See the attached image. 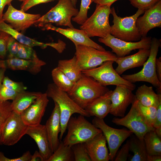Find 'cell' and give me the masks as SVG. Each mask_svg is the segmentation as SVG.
I'll return each instance as SVG.
<instances>
[{
	"mask_svg": "<svg viewBox=\"0 0 161 161\" xmlns=\"http://www.w3.org/2000/svg\"><path fill=\"white\" fill-rule=\"evenodd\" d=\"M109 90L93 78L82 73L81 78L67 93L79 106L85 109L92 102Z\"/></svg>",
	"mask_w": 161,
	"mask_h": 161,
	"instance_id": "cell-1",
	"label": "cell"
},
{
	"mask_svg": "<svg viewBox=\"0 0 161 161\" xmlns=\"http://www.w3.org/2000/svg\"><path fill=\"white\" fill-rule=\"evenodd\" d=\"M45 93L48 97L58 104L59 107L61 128L59 138L60 141L66 131L67 123L72 114L76 113L85 117H90L85 110L79 106L66 92L60 89L54 83L48 85Z\"/></svg>",
	"mask_w": 161,
	"mask_h": 161,
	"instance_id": "cell-2",
	"label": "cell"
},
{
	"mask_svg": "<svg viewBox=\"0 0 161 161\" xmlns=\"http://www.w3.org/2000/svg\"><path fill=\"white\" fill-rule=\"evenodd\" d=\"M84 117L80 114L77 117H70L67 125V133L63 141L64 145L71 147L77 143H84L102 132Z\"/></svg>",
	"mask_w": 161,
	"mask_h": 161,
	"instance_id": "cell-3",
	"label": "cell"
},
{
	"mask_svg": "<svg viewBox=\"0 0 161 161\" xmlns=\"http://www.w3.org/2000/svg\"><path fill=\"white\" fill-rule=\"evenodd\" d=\"M160 45V40L153 38L151 39L149 55L142 69L136 73L123 75L122 77L132 83L139 81L149 83L157 89V94H161V82L157 77L155 68L156 60Z\"/></svg>",
	"mask_w": 161,
	"mask_h": 161,
	"instance_id": "cell-4",
	"label": "cell"
},
{
	"mask_svg": "<svg viewBox=\"0 0 161 161\" xmlns=\"http://www.w3.org/2000/svg\"><path fill=\"white\" fill-rule=\"evenodd\" d=\"M111 14L113 18V24L111 26L110 34L114 37L122 40L129 42L140 41L142 36L136 26L137 18L145 10L138 9L132 16L121 17L118 16L114 8H111Z\"/></svg>",
	"mask_w": 161,
	"mask_h": 161,
	"instance_id": "cell-5",
	"label": "cell"
},
{
	"mask_svg": "<svg viewBox=\"0 0 161 161\" xmlns=\"http://www.w3.org/2000/svg\"><path fill=\"white\" fill-rule=\"evenodd\" d=\"M79 11L74 7L71 0H59L57 4L41 16L35 24L43 27L47 24L54 23L57 26L74 28L72 18L78 15Z\"/></svg>",
	"mask_w": 161,
	"mask_h": 161,
	"instance_id": "cell-6",
	"label": "cell"
},
{
	"mask_svg": "<svg viewBox=\"0 0 161 161\" xmlns=\"http://www.w3.org/2000/svg\"><path fill=\"white\" fill-rule=\"evenodd\" d=\"M111 6L96 4L94 12L80 25V29L84 30L89 38L97 36L103 38L110 34L109 17L111 14Z\"/></svg>",
	"mask_w": 161,
	"mask_h": 161,
	"instance_id": "cell-7",
	"label": "cell"
},
{
	"mask_svg": "<svg viewBox=\"0 0 161 161\" xmlns=\"http://www.w3.org/2000/svg\"><path fill=\"white\" fill-rule=\"evenodd\" d=\"M75 47L77 65L81 71L96 68L107 61L114 62L117 58L115 54L109 51L100 50L83 45Z\"/></svg>",
	"mask_w": 161,
	"mask_h": 161,
	"instance_id": "cell-8",
	"label": "cell"
},
{
	"mask_svg": "<svg viewBox=\"0 0 161 161\" xmlns=\"http://www.w3.org/2000/svg\"><path fill=\"white\" fill-rule=\"evenodd\" d=\"M114 62L113 61H107L99 66L83 70L82 72L93 78L103 86H120L134 90L136 88L135 85L123 78L116 72L113 67Z\"/></svg>",
	"mask_w": 161,
	"mask_h": 161,
	"instance_id": "cell-9",
	"label": "cell"
},
{
	"mask_svg": "<svg viewBox=\"0 0 161 161\" xmlns=\"http://www.w3.org/2000/svg\"><path fill=\"white\" fill-rule=\"evenodd\" d=\"M112 122L117 125L126 127L140 139H143L148 132L154 130L148 124L142 114L135 98L128 114L121 118L114 117Z\"/></svg>",
	"mask_w": 161,
	"mask_h": 161,
	"instance_id": "cell-10",
	"label": "cell"
},
{
	"mask_svg": "<svg viewBox=\"0 0 161 161\" xmlns=\"http://www.w3.org/2000/svg\"><path fill=\"white\" fill-rule=\"evenodd\" d=\"M92 123L95 126L101 130L108 144L110 160L114 161L116 154L121 144L133 133L129 129L111 127L105 123L103 119L96 117L93 119Z\"/></svg>",
	"mask_w": 161,
	"mask_h": 161,
	"instance_id": "cell-11",
	"label": "cell"
},
{
	"mask_svg": "<svg viewBox=\"0 0 161 161\" xmlns=\"http://www.w3.org/2000/svg\"><path fill=\"white\" fill-rule=\"evenodd\" d=\"M28 127L24 122L21 114L12 111L2 129L1 144L10 146L16 144L26 134Z\"/></svg>",
	"mask_w": 161,
	"mask_h": 161,
	"instance_id": "cell-12",
	"label": "cell"
},
{
	"mask_svg": "<svg viewBox=\"0 0 161 161\" xmlns=\"http://www.w3.org/2000/svg\"><path fill=\"white\" fill-rule=\"evenodd\" d=\"M151 37H142L136 42H129L116 38L111 34L103 38H99L98 41L110 47L112 52L117 57H121L129 54L133 50L140 49H150L151 41Z\"/></svg>",
	"mask_w": 161,
	"mask_h": 161,
	"instance_id": "cell-13",
	"label": "cell"
},
{
	"mask_svg": "<svg viewBox=\"0 0 161 161\" xmlns=\"http://www.w3.org/2000/svg\"><path fill=\"white\" fill-rule=\"evenodd\" d=\"M40 14L27 13L15 8L10 4L6 11L3 14L2 20L9 24L18 32H23L35 24L41 17Z\"/></svg>",
	"mask_w": 161,
	"mask_h": 161,
	"instance_id": "cell-14",
	"label": "cell"
},
{
	"mask_svg": "<svg viewBox=\"0 0 161 161\" xmlns=\"http://www.w3.org/2000/svg\"><path fill=\"white\" fill-rule=\"evenodd\" d=\"M132 91L125 87L116 86L111 94L109 113L116 117H124L128 107L135 99Z\"/></svg>",
	"mask_w": 161,
	"mask_h": 161,
	"instance_id": "cell-15",
	"label": "cell"
},
{
	"mask_svg": "<svg viewBox=\"0 0 161 161\" xmlns=\"http://www.w3.org/2000/svg\"><path fill=\"white\" fill-rule=\"evenodd\" d=\"M143 16L137 18L136 23L142 37L146 36L152 29L161 27V0L145 10Z\"/></svg>",
	"mask_w": 161,
	"mask_h": 161,
	"instance_id": "cell-16",
	"label": "cell"
},
{
	"mask_svg": "<svg viewBox=\"0 0 161 161\" xmlns=\"http://www.w3.org/2000/svg\"><path fill=\"white\" fill-rule=\"evenodd\" d=\"M49 101L46 93H42L21 113L24 123L28 126H33L40 124Z\"/></svg>",
	"mask_w": 161,
	"mask_h": 161,
	"instance_id": "cell-17",
	"label": "cell"
},
{
	"mask_svg": "<svg viewBox=\"0 0 161 161\" xmlns=\"http://www.w3.org/2000/svg\"><path fill=\"white\" fill-rule=\"evenodd\" d=\"M43 27L44 30H54L61 34L71 40L75 46L83 45L91 47L100 50H106L102 46L90 39L86 32L83 30L74 27L63 29L56 27L51 24H47Z\"/></svg>",
	"mask_w": 161,
	"mask_h": 161,
	"instance_id": "cell-18",
	"label": "cell"
},
{
	"mask_svg": "<svg viewBox=\"0 0 161 161\" xmlns=\"http://www.w3.org/2000/svg\"><path fill=\"white\" fill-rule=\"evenodd\" d=\"M106 142L105 136L101 132L84 143L91 161L110 160Z\"/></svg>",
	"mask_w": 161,
	"mask_h": 161,
	"instance_id": "cell-19",
	"label": "cell"
},
{
	"mask_svg": "<svg viewBox=\"0 0 161 161\" xmlns=\"http://www.w3.org/2000/svg\"><path fill=\"white\" fill-rule=\"evenodd\" d=\"M54 108L45 125L50 147L52 153L58 148L60 140L58 134L61 131L60 114L58 104L54 102Z\"/></svg>",
	"mask_w": 161,
	"mask_h": 161,
	"instance_id": "cell-20",
	"label": "cell"
},
{
	"mask_svg": "<svg viewBox=\"0 0 161 161\" xmlns=\"http://www.w3.org/2000/svg\"><path fill=\"white\" fill-rule=\"evenodd\" d=\"M133 55L121 57H117L115 61L117 64L115 69L120 75L126 70L143 65L148 58L150 49H140Z\"/></svg>",
	"mask_w": 161,
	"mask_h": 161,
	"instance_id": "cell-21",
	"label": "cell"
},
{
	"mask_svg": "<svg viewBox=\"0 0 161 161\" xmlns=\"http://www.w3.org/2000/svg\"><path fill=\"white\" fill-rule=\"evenodd\" d=\"M35 141L39 152L44 161H47L52 154L45 125L39 124L33 126H28L26 134Z\"/></svg>",
	"mask_w": 161,
	"mask_h": 161,
	"instance_id": "cell-22",
	"label": "cell"
},
{
	"mask_svg": "<svg viewBox=\"0 0 161 161\" xmlns=\"http://www.w3.org/2000/svg\"><path fill=\"white\" fill-rule=\"evenodd\" d=\"M7 67L13 70L26 71L35 74L41 70V67L46 63L36 56L32 60H26L15 58L5 60Z\"/></svg>",
	"mask_w": 161,
	"mask_h": 161,
	"instance_id": "cell-23",
	"label": "cell"
},
{
	"mask_svg": "<svg viewBox=\"0 0 161 161\" xmlns=\"http://www.w3.org/2000/svg\"><path fill=\"white\" fill-rule=\"evenodd\" d=\"M112 90H109L104 95L90 103L85 109L90 116L103 119L110 113L111 97Z\"/></svg>",
	"mask_w": 161,
	"mask_h": 161,
	"instance_id": "cell-24",
	"label": "cell"
},
{
	"mask_svg": "<svg viewBox=\"0 0 161 161\" xmlns=\"http://www.w3.org/2000/svg\"><path fill=\"white\" fill-rule=\"evenodd\" d=\"M134 95L139 102L145 106L157 107L161 102V94H156L152 86L145 84L138 87Z\"/></svg>",
	"mask_w": 161,
	"mask_h": 161,
	"instance_id": "cell-25",
	"label": "cell"
},
{
	"mask_svg": "<svg viewBox=\"0 0 161 161\" xmlns=\"http://www.w3.org/2000/svg\"><path fill=\"white\" fill-rule=\"evenodd\" d=\"M39 92L24 91L19 93L11 103L12 110L21 114L42 94Z\"/></svg>",
	"mask_w": 161,
	"mask_h": 161,
	"instance_id": "cell-26",
	"label": "cell"
},
{
	"mask_svg": "<svg viewBox=\"0 0 161 161\" xmlns=\"http://www.w3.org/2000/svg\"><path fill=\"white\" fill-rule=\"evenodd\" d=\"M0 30L9 34L19 43L29 47L39 46L44 49L49 46V43H43L26 36L13 29L2 20H0Z\"/></svg>",
	"mask_w": 161,
	"mask_h": 161,
	"instance_id": "cell-27",
	"label": "cell"
},
{
	"mask_svg": "<svg viewBox=\"0 0 161 161\" xmlns=\"http://www.w3.org/2000/svg\"><path fill=\"white\" fill-rule=\"evenodd\" d=\"M132 135L129 140V150L133 155L129 154L128 160L147 161L148 153L143 138L140 139L135 135Z\"/></svg>",
	"mask_w": 161,
	"mask_h": 161,
	"instance_id": "cell-28",
	"label": "cell"
},
{
	"mask_svg": "<svg viewBox=\"0 0 161 161\" xmlns=\"http://www.w3.org/2000/svg\"><path fill=\"white\" fill-rule=\"evenodd\" d=\"M57 67L74 83L77 82L82 75V71L77 65L75 55L69 59L59 60Z\"/></svg>",
	"mask_w": 161,
	"mask_h": 161,
	"instance_id": "cell-29",
	"label": "cell"
},
{
	"mask_svg": "<svg viewBox=\"0 0 161 161\" xmlns=\"http://www.w3.org/2000/svg\"><path fill=\"white\" fill-rule=\"evenodd\" d=\"M143 139L148 155H161V137L157 135L154 130L147 132Z\"/></svg>",
	"mask_w": 161,
	"mask_h": 161,
	"instance_id": "cell-30",
	"label": "cell"
},
{
	"mask_svg": "<svg viewBox=\"0 0 161 161\" xmlns=\"http://www.w3.org/2000/svg\"><path fill=\"white\" fill-rule=\"evenodd\" d=\"M51 75L54 83L60 89L67 93L72 89L75 83L57 67L53 69Z\"/></svg>",
	"mask_w": 161,
	"mask_h": 161,
	"instance_id": "cell-31",
	"label": "cell"
},
{
	"mask_svg": "<svg viewBox=\"0 0 161 161\" xmlns=\"http://www.w3.org/2000/svg\"><path fill=\"white\" fill-rule=\"evenodd\" d=\"M75 161L73 153L71 146L66 145L63 142L60 141L56 150L47 161Z\"/></svg>",
	"mask_w": 161,
	"mask_h": 161,
	"instance_id": "cell-32",
	"label": "cell"
},
{
	"mask_svg": "<svg viewBox=\"0 0 161 161\" xmlns=\"http://www.w3.org/2000/svg\"><path fill=\"white\" fill-rule=\"evenodd\" d=\"M137 101L138 107L142 114L148 124L154 128L157 116V107L144 106Z\"/></svg>",
	"mask_w": 161,
	"mask_h": 161,
	"instance_id": "cell-33",
	"label": "cell"
},
{
	"mask_svg": "<svg viewBox=\"0 0 161 161\" xmlns=\"http://www.w3.org/2000/svg\"><path fill=\"white\" fill-rule=\"evenodd\" d=\"M75 161H91L84 143L75 144L71 146Z\"/></svg>",
	"mask_w": 161,
	"mask_h": 161,
	"instance_id": "cell-34",
	"label": "cell"
},
{
	"mask_svg": "<svg viewBox=\"0 0 161 161\" xmlns=\"http://www.w3.org/2000/svg\"><path fill=\"white\" fill-rule=\"evenodd\" d=\"M92 0H81L80 10L78 15L72 18V20L80 25L88 18L87 13Z\"/></svg>",
	"mask_w": 161,
	"mask_h": 161,
	"instance_id": "cell-35",
	"label": "cell"
},
{
	"mask_svg": "<svg viewBox=\"0 0 161 161\" xmlns=\"http://www.w3.org/2000/svg\"><path fill=\"white\" fill-rule=\"evenodd\" d=\"M11 103L8 101H0V145L2 129L4 124L9 114L12 111Z\"/></svg>",
	"mask_w": 161,
	"mask_h": 161,
	"instance_id": "cell-36",
	"label": "cell"
},
{
	"mask_svg": "<svg viewBox=\"0 0 161 161\" xmlns=\"http://www.w3.org/2000/svg\"><path fill=\"white\" fill-rule=\"evenodd\" d=\"M36 56V53L32 47L19 44L16 58L26 60H32Z\"/></svg>",
	"mask_w": 161,
	"mask_h": 161,
	"instance_id": "cell-37",
	"label": "cell"
},
{
	"mask_svg": "<svg viewBox=\"0 0 161 161\" xmlns=\"http://www.w3.org/2000/svg\"><path fill=\"white\" fill-rule=\"evenodd\" d=\"M2 84L6 87L19 93L25 91L27 88L23 83L13 81L7 77L4 76Z\"/></svg>",
	"mask_w": 161,
	"mask_h": 161,
	"instance_id": "cell-38",
	"label": "cell"
},
{
	"mask_svg": "<svg viewBox=\"0 0 161 161\" xmlns=\"http://www.w3.org/2000/svg\"><path fill=\"white\" fill-rule=\"evenodd\" d=\"M19 92L5 87L2 83L0 86V101L13 100Z\"/></svg>",
	"mask_w": 161,
	"mask_h": 161,
	"instance_id": "cell-39",
	"label": "cell"
},
{
	"mask_svg": "<svg viewBox=\"0 0 161 161\" xmlns=\"http://www.w3.org/2000/svg\"><path fill=\"white\" fill-rule=\"evenodd\" d=\"M160 0H129L131 4L139 9L145 10L151 7Z\"/></svg>",
	"mask_w": 161,
	"mask_h": 161,
	"instance_id": "cell-40",
	"label": "cell"
},
{
	"mask_svg": "<svg viewBox=\"0 0 161 161\" xmlns=\"http://www.w3.org/2000/svg\"><path fill=\"white\" fill-rule=\"evenodd\" d=\"M19 43L11 36L9 39L7 47L8 53V58H16L19 49Z\"/></svg>",
	"mask_w": 161,
	"mask_h": 161,
	"instance_id": "cell-41",
	"label": "cell"
},
{
	"mask_svg": "<svg viewBox=\"0 0 161 161\" xmlns=\"http://www.w3.org/2000/svg\"><path fill=\"white\" fill-rule=\"evenodd\" d=\"M10 35L0 30V58L3 60L7 54L8 42Z\"/></svg>",
	"mask_w": 161,
	"mask_h": 161,
	"instance_id": "cell-42",
	"label": "cell"
},
{
	"mask_svg": "<svg viewBox=\"0 0 161 161\" xmlns=\"http://www.w3.org/2000/svg\"><path fill=\"white\" fill-rule=\"evenodd\" d=\"M130 146L129 140L127 141L122 147L117 151L114 161H126L129 155Z\"/></svg>",
	"mask_w": 161,
	"mask_h": 161,
	"instance_id": "cell-43",
	"label": "cell"
},
{
	"mask_svg": "<svg viewBox=\"0 0 161 161\" xmlns=\"http://www.w3.org/2000/svg\"><path fill=\"white\" fill-rule=\"evenodd\" d=\"M55 0H24L21 6V10L25 12L37 5L46 3Z\"/></svg>",
	"mask_w": 161,
	"mask_h": 161,
	"instance_id": "cell-44",
	"label": "cell"
},
{
	"mask_svg": "<svg viewBox=\"0 0 161 161\" xmlns=\"http://www.w3.org/2000/svg\"><path fill=\"white\" fill-rule=\"evenodd\" d=\"M31 156L30 152L28 151L24 153L20 157L10 159L6 157L3 153L0 152V161H30Z\"/></svg>",
	"mask_w": 161,
	"mask_h": 161,
	"instance_id": "cell-45",
	"label": "cell"
},
{
	"mask_svg": "<svg viewBox=\"0 0 161 161\" xmlns=\"http://www.w3.org/2000/svg\"><path fill=\"white\" fill-rule=\"evenodd\" d=\"M157 108V116L154 128L157 135L161 137V102L159 103Z\"/></svg>",
	"mask_w": 161,
	"mask_h": 161,
	"instance_id": "cell-46",
	"label": "cell"
},
{
	"mask_svg": "<svg viewBox=\"0 0 161 161\" xmlns=\"http://www.w3.org/2000/svg\"><path fill=\"white\" fill-rule=\"evenodd\" d=\"M156 71L157 77L161 82V57L157 58L156 60Z\"/></svg>",
	"mask_w": 161,
	"mask_h": 161,
	"instance_id": "cell-47",
	"label": "cell"
},
{
	"mask_svg": "<svg viewBox=\"0 0 161 161\" xmlns=\"http://www.w3.org/2000/svg\"><path fill=\"white\" fill-rule=\"evenodd\" d=\"M13 0H0V20H2L3 11L6 5H9Z\"/></svg>",
	"mask_w": 161,
	"mask_h": 161,
	"instance_id": "cell-48",
	"label": "cell"
},
{
	"mask_svg": "<svg viewBox=\"0 0 161 161\" xmlns=\"http://www.w3.org/2000/svg\"><path fill=\"white\" fill-rule=\"evenodd\" d=\"M30 161H44V159L39 151H35L32 155Z\"/></svg>",
	"mask_w": 161,
	"mask_h": 161,
	"instance_id": "cell-49",
	"label": "cell"
},
{
	"mask_svg": "<svg viewBox=\"0 0 161 161\" xmlns=\"http://www.w3.org/2000/svg\"><path fill=\"white\" fill-rule=\"evenodd\" d=\"M118 0H92V2L96 4H100L112 5L115 1Z\"/></svg>",
	"mask_w": 161,
	"mask_h": 161,
	"instance_id": "cell-50",
	"label": "cell"
},
{
	"mask_svg": "<svg viewBox=\"0 0 161 161\" xmlns=\"http://www.w3.org/2000/svg\"><path fill=\"white\" fill-rule=\"evenodd\" d=\"M161 155H148L147 161H161Z\"/></svg>",
	"mask_w": 161,
	"mask_h": 161,
	"instance_id": "cell-51",
	"label": "cell"
},
{
	"mask_svg": "<svg viewBox=\"0 0 161 161\" xmlns=\"http://www.w3.org/2000/svg\"><path fill=\"white\" fill-rule=\"evenodd\" d=\"M6 68H0V86L2 84L3 80L4 77L5 72Z\"/></svg>",
	"mask_w": 161,
	"mask_h": 161,
	"instance_id": "cell-52",
	"label": "cell"
},
{
	"mask_svg": "<svg viewBox=\"0 0 161 161\" xmlns=\"http://www.w3.org/2000/svg\"><path fill=\"white\" fill-rule=\"evenodd\" d=\"M7 68L5 61L0 58V68Z\"/></svg>",
	"mask_w": 161,
	"mask_h": 161,
	"instance_id": "cell-53",
	"label": "cell"
},
{
	"mask_svg": "<svg viewBox=\"0 0 161 161\" xmlns=\"http://www.w3.org/2000/svg\"><path fill=\"white\" fill-rule=\"evenodd\" d=\"M74 7H76V4L78 0H71Z\"/></svg>",
	"mask_w": 161,
	"mask_h": 161,
	"instance_id": "cell-54",
	"label": "cell"
},
{
	"mask_svg": "<svg viewBox=\"0 0 161 161\" xmlns=\"http://www.w3.org/2000/svg\"><path fill=\"white\" fill-rule=\"evenodd\" d=\"M18 0L20 1H24V0Z\"/></svg>",
	"mask_w": 161,
	"mask_h": 161,
	"instance_id": "cell-55",
	"label": "cell"
}]
</instances>
